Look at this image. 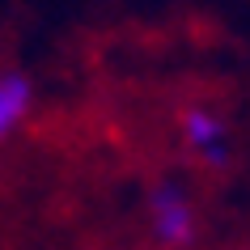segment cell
<instances>
[{
	"instance_id": "6da1fadb",
	"label": "cell",
	"mask_w": 250,
	"mask_h": 250,
	"mask_svg": "<svg viewBox=\"0 0 250 250\" xmlns=\"http://www.w3.org/2000/svg\"><path fill=\"white\" fill-rule=\"evenodd\" d=\"M145 225L157 250H191L204 233V212L187 178L161 174L145 191Z\"/></svg>"
},
{
	"instance_id": "7a4b0ae2",
	"label": "cell",
	"mask_w": 250,
	"mask_h": 250,
	"mask_svg": "<svg viewBox=\"0 0 250 250\" xmlns=\"http://www.w3.org/2000/svg\"><path fill=\"white\" fill-rule=\"evenodd\" d=\"M174 132H178V148L195 161L204 174H229L237 161L233 148V123L221 106L212 102H187L174 115Z\"/></svg>"
},
{
	"instance_id": "3957f363",
	"label": "cell",
	"mask_w": 250,
	"mask_h": 250,
	"mask_svg": "<svg viewBox=\"0 0 250 250\" xmlns=\"http://www.w3.org/2000/svg\"><path fill=\"white\" fill-rule=\"evenodd\" d=\"M34 115V81L21 68H0V145L13 140Z\"/></svg>"
}]
</instances>
